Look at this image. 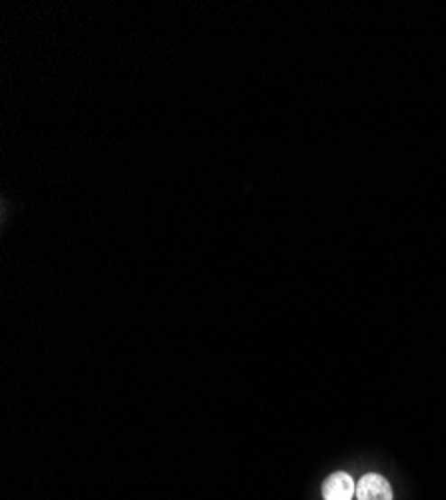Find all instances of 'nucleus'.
Instances as JSON below:
<instances>
[{
  "label": "nucleus",
  "mask_w": 446,
  "mask_h": 500,
  "mask_svg": "<svg viewBox=\"0 0 446 500\" xmlns=\"http://www.w3.org/2000/svg\"><path fill=\"white\" fill-rule=\"evenodd\" d=\"M357 498L358 500H393V486H390L385 477L376 472H368L360 478L357 485Z\"/></svg>",
  "instance_id": "obj_1"
},
{
  "label": "nucleus",
  "mask_w": 446,
  "mask_h": 500,
  "mask_svg": "<svg viewBox=\"0 0 446 500\" xmlns=\"http://www.w3.org/2000/svg\"><path fill=\"white\" fill-rule=\"evenodd\" d=\"M357 495V485L348 472H334L322 483L324 500H352Z\"/></svg>",
  "instance_id": "obj_2"
}]
</instances>
